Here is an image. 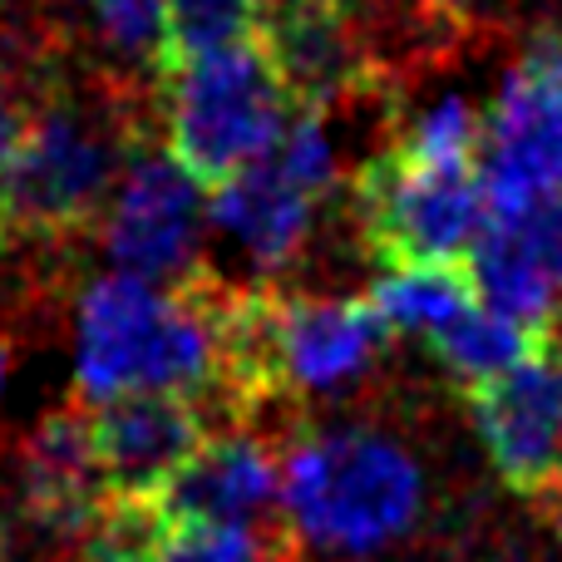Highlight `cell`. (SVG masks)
I'll use <instances>...</instances> for the list:
<instances>
[{
    "label": "cell",
    "instance_id": "17",
    "mask_svg": "<svg viewBox=\"0 0 562 562\" xmlns=\"http://www.w3.org/2000/svg\"><path fill=\"white\" fill-rule=\"evenodd\" d=\"M390 144L400 158L419 168H474L479 144H484V114L469 99L449 94L439 104L419 109V114H395L390 119Z\"/></svg>",
    "mask_w": 562,
    "mask_h": 562
},
{
    "label": "cell",
    "instance_id": "14",
    "mask_svg": "<svg viewBox=\"0 0 562 562\" xmlns=\"http://www.w3.org/2000/svg\"><path fill=\"white\" fill-rule=\"evenodd\" d=\"M558 336H533V330L514 326V321L494 316L488 306L464 311L459 321H449L439 336H429V350L445 366V375L459 385V395L474 385H488V380L518 370L524 360H533L543 346H553Z\"/></svg>",
    "mask_w": 562,
    "mask_h": 562
},
{
    "label": "cell",
    "instance_id": "2",
    "mask_svg": "<svg viewBox=\"0 0 562 562\" xmlns=\"http://www.w3.org/2000/svg\"><path fill=\"white\" fill-rule=\"evenodd\" d=\"M198 272L168 291L124 272L99 277L85 291L75 366V395L85 405L164 390V395H198L213 409L217 340Z\"/></svg>",
    "mask_w": 562,
    "mask_h": 562
},
{
    "label": "cell",
    "instance_id": "10",
    "mask_svg": "<svg viewBox=\"0 0 562 562\" xmlns=\"http://www.w3.org/2000/svg\"><path fill=\"white\" fill-rule=\"evenodd\" d=\"M203 237V198L198 183L173 164L168 154H138L128 173L119 178L114 203L104 213L99 243L114 257L124 277L138 281H168L178 286L203 267L198 257Z\"/></svg>",
    "mask_w": 562,
    "mask_h": 562
},
{
    "label": "cell",
    "instance_id": "20",
    "mask_svg": "<svg viewBox=\"0 0 562 562\" xmlns=\"http://www.w3.org/2000/svg\"><path fill=\"white\" fill-rule=\"evenodd\" d=\"M10 375H15V336H10V326L0 321V395H5Z\"/></svg>",
    "mask_w": 562,
    "mask_h": 562
},
{
    "label": "cell",
    "instance_id": "8",
    "mask_svg": "<svg viewBox=\"0 0 562 562\" xmlns=\"http://www.w3.org/2000/svg\"><path fill=\"white\" fill-rule=\"evenodd\" d=\"M109 484L89 435V405L49 409L35 419L25 439L15 445V498H10V533L15 543L65 553V548H89L109 514Z\"/></svg>",
    "mask_w": 562,
    "mask_h": 562
},
{
    "label": "cell",
    "instance_id": "16",
    "mask_svg": "<svg viewBox=\"0 0 562 562\" xmlns=\"http://www.w3.org/2000/svg\"><path fill=\"white\" fill-rule=\"evenodd\" d=\"M306 543L281 518L272 528H213V524H164L134 562H301Z\"/></svg>",
    "mask_w": 562,
    "mask_h": 562
},
{
    "label": "cell",
    "instance_id": "3",
    "mask_svg": "<svg viewBox=\"0 0 562 562\" xmlns=\"http://www.w3.org/2000/svg\"><path fill=\"white\" fill-rule=\"evenodd\" d=\"M281 508L306 548L370 558L419 524L425 474L405 445L375 429H306L286 445Z\"/></svg>",
    "mask_w": 562,
    "mask_h": 562
},
{
    "label": "cell",
    "instance_id": "6",
    "mask_svg": "<svg viewBox=\"0 0 562 562\" xmlns=\"http://www.w3.org/2000/svg\"><path fill=\"white\" fill-rule=\"evenodd\" d=\"M479 188L488 217L562 203V25H538L484 114Z\"/></svg>",
    "mask_w": 562,
    "mask_h": 562
},
{
    "label": "cell",
    "instance_id": "7",
    "mask_svg": "<svg viewBox=\"0 0 562 562\" xmlns=\"http://www.w3.org/2000/svg\"><path fill=\"white\" fill-rule=\"evenodd\" d=\"M336 183L340 164L326 124L296 109L286 134L272 144V154L257 158L223 193H213V223L227 237H237V247L262 272H281L306 252L316 207L321 198L336 193Z\"/></svg>",
    "mask_w": 562,
    "mask_h": 562
},
{
    "label": "cell",
    "instance_id": "5",
    "mask_svg": "<svg viewBox=\"0 0 562 562\" xmlns=\"http://www.w3.org/2000/svg\"><path fill=\"white\" fill-rule=\"evenodd\" d=\"M346 193L360 247L390 272L464 267L488 227L479 168H419L380 148L350 173Z\"/></svg>",
    "mask_w": 562,
    "mask_h": 562
},
{
    "label": "cell",
    "instance_id": "9",
    "mask_svg": "<svg viewBox=\"0 0 562 562\" xmlns=\"http://www.w3.org/2000/svg\"><path fill=\"white\" fill-rule=\"evenodd\" d=\"M464 405L488 469L538 504L562 469V336L508 375L464 390Z\"/></svg>",
    "mask_w": 562,
    "mask_h": 562
},
{
    "label": "cell",
    "instance_id": "4",
    "mask_svg": "<svg viewBox=\"0 0 562 562\" xmlns=\"http://www.w3.org/2000/svg\"><path fill=\"white\" fill-rule=\"evenodd\" d=\"M296 119V99L286 94L262 40H243L233 49L158 69V124L168 138V158L207 193H223Z\"/></svg>",
    "mask_w": 562,
    "mask_h": 562
},
{
    "label": "cell",
    "instance_id": "19",
    "mask_svg": "<svg viewBox=\"0 0 562 562\" xmlns=\"http://www.w3.org/2000/svg\"><path fill=\"white\" fill-rule=\"evenodd\" d=\"M30 119H35V94H30L25 79H15L0 65V173L10 168V158L20 154L30 134Z\"/></svg>",
    "mask_w": 562,
    "mask_h": 562
},
{
    "label": "cell",
    "instance_id": "15",
    "mask_svg": "<svg viewBox=\"0 0 562 562\" xmlns=\"http://www.w3.org/2000/svg\"><path fill=\"white\" fill-rule=\"evenodd\" d=\"M375 311L385 316L390 336H439L449 321L479 306L469 267H429V272H390L370 291Z\"/></svg>",
    "mask_w": 562,
    "mask_h": 562
},
{
    "label": "cell",
    "instance_id": "12",
    "mask_svg": "<svg viewBox=\"0 0 562 562\" xmlns=\"http://www.w3.org/2000/svg\"><path fill=\"white\" fill-rule=\"evenodd\" d=\"M207 400L198 395H119L89 405V435L109 498H158L164 484L207 445Z\"/></svg>",
    "mask_w": 562,
    "mask_h": 562
},
{
    "label": "cell",
    "instance_id": "13",
    "mask_svg": "<svg viewBox=\"0 0 562 562\" xmlns=\"http://www.w3.org/2000/svg\"><path fill=\"white\" fill-rule=\"evenodd\" d=\"M390 340L395 336L370 296L281 291V360L291 400L360 385L385 360Z\"/></svg>",
    "mask_w": 562,
    "mask_h": 562
},
{
    "label": "cell",
    "instance_id": "1",
    "mask_svg": "<svg viewBox=\"0 0 562 562\" xmlns=\"http://www.w3.org/2000/svg\"><path fill=\"white\" fill-rule=\"evenodd\" d=\"M158 94L119 65H65L35 94V119L0 173V257L15 247L55 252L99 233L119 178L148 148Z\"/></svg>",
    "mask_w": 562,
    "mask_h": 562
},
{
    "label": "cell",
    "instance_id": "11",
    "mask_svg": "<svg viewBox=\"0 0 562 562\" xmlns=\"http://www.w3.org/2000/svg\"><path fill=\"white\" fill-rule=\"evenodd\" d=\"M281 479H286V449L267 445L252 425L213 435L158 498L148 504L164 524H213V528H272L286 518L281 508Z\"/></svg>",
    "mask_w": 562,
    "mask_h": 562
},
{
    "label": "cell",
    "instance_id": "18",
    "mask_svg": "<svg viewBox=\"0 0 562 562\" xmlns=\"http://www.w3.org/2000/svg\"><path fill=\"white\" fill-rule=\"evenodd\" d=\"M257 35V0H168L164 5V65L233 49Z\"/></svg>",
    "mask_w": 562,
    "mask_h": 562
}]
</instances>
